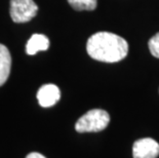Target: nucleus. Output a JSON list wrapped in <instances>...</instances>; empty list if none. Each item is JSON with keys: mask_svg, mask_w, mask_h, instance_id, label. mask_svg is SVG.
<instances>
[{"mask_svg": "<svg viewBox=\"0 0 159 158\" xmlns=\"http://www.w3.org/2000/svg\"><path fill=\"white\" fill-rule=\"evenodd\" d=\"M49 47V40L45 35L34 34L26 44V52L30 56L36 55L38 52L47 50Z\"/></svg>", "mask_w": 159, "mask_h": 158, "instance_id": "423d86ee", "label": "nucleus"}, {"mask_svg": "<svg viewBox=\"0 0 159 158\" xmlns=\"http://www.w3.org/2000/svg\"><path fill=\"white\" fill-rule=\"evenodd\" d=\"M134 158H156L159 155V144L153 139L138 140L133 147Z\"/></svg>", "mask_w": 159, "mask_h": 158, "instance_id": "20e7f679", "label": "nucleus"}, {"mask_svg": "<svg viewBox=\"0 0 159 158\" xmlns=\"http://www.w3.org/2000/svg\"><path fill=\"white\" fill-rule=\"evenodd\" d=\"M26 158H46L42 155V154H40V153H37V152H33V153H30L27 155Z\"/></svg>", "mask_w": 159, "mask_h": 158, "instance_id": "9d476101", "label": "nucleus"}, {"mask_svg": "<svg viewBox=\"0 0 159 158\" xmlns=\"http://www.w3.org/2000/svg\"><path fill=\"white\" fill-rule=\"evenodd\" d=\"M61 97L60 88L55 84H45L41 86L37 93V100L39 105L44 108L53 106L59 102Z\"/></svg>", "mask_w": 159, "mask_h": 158, "instance_id": "39448f33", "label": "nucleus"}, {"mask_svg": "<svg viewBox=\"0 0 159 158\" xmlns=\"http://www.w3.org/2000/svg\"><path fill=\"white\" fill-rule=\"evenodd\" d=\"M90 58L104 63H116L127 56L128 44L122 37L110 32H98L89 37L86 44Z\"/></svg>", "mask_w": 159, "mask_h": 158, "instance_id": "f257e3e1", "label": "nucleus"}, {"mask_svg": "<svg viewBox=\"0 0 159 158\" xmlns=\"http://www.w3.org/2000/svg\"><path fill=\"white\" fill-rule=\"evenodd\" d=\"M110 122V116L105 110L93 109L77 120L75 129L78 133H97L105 129Z\"/></svg>", "mask_w": 159, "mask_h": 158, "instance_id": "f03ea898", "label": "nucleus"}, {"mask_svg": "<svg viewBox=\"0 0 159 158\" xmlns=\"http://www.w3.org/2000/svg\"><path fill=\"white\" fill-rule=\"evenodd\" d=\"M75 11H93L97 7V0H68Z\"/></svg>", "mask_w": 159, "mask_h": 158, "instance_id": "6e6552de", "label": "nucleus"}, {"mask_svg": "<svg viewBox=\"0 0 159 158\" xmlns=\"http://www.w3.org/2000/svg\"><path fill=\"white\" fill-rule=\"evenodd\" d=\"M11 68V56L7 47L0 44V86L7 80Z\"/></svg>", "mask_w": 159, "mask_h": 158, "instance_id": "0eeeda50", "label": "nucleus"}, {"mask_svg": "<svg viewBox=\"0 0 159 158\" xmlns=\"http://www.w3.org/2000/svg\"><path fill=\"white\" fill-rule=\"evenodd\" d=\"M38 6L33 0H11V16L13 22L26 23L34 18Z\"/></svg>", "mask_w": 159, "mask_h": 158, "instance_id": "7ed1b4c3", "label": "nucleus"}, {"mask_svg": "<svg viewBox=\"0 0 159 158\" xmlns=\"http://www.w3.org/2000/svg\"><path fill=\"white\" fill-rule=\"evenodd\" d=\"M149 50L152 56L159 59V32L149 40Z\"/></svg>", "mask_w": 159, "mask_h": 158, "instance_id": "1a4fd4ad", "label": "nucleus"}]
</instances>
